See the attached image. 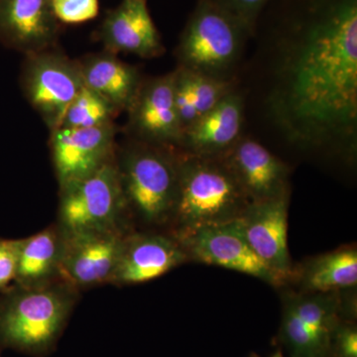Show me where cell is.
I'll list each match as a JSON object with an SVG mask.
<instances>
[{"label": "cell", "instance_id": "14", "mask_svg": "<svg viewBox=\"0 0 357 357\" xmlns=\"http://www.w3.org/2000/svg\"><path fill=\"white\" fill-rule=\"evenodd\" d=\"M98 38L109 53L133 54L143 59L160 57L165 53L147 0H121L107 13L98 29Z\"/></svg>", "mask_w": 357, "mask_h": 357}, {"label": "cell", "instance_id": "28", "mask_svg": "<svg viewBox=\"0 0 357 357\" xmlns=\"http://www.w3.org/2000/svg\"><path fill=\"white\" fill-rule=\"evenodd\" d=\"M271 357H284V356L281 351H277V352H275L273 356H272Z\"/></svg>", "mask_w": 357, "mask_h": 357}, {"label": "cell", "instance_id": "16", "mask_svg": "<svg viewBox=\"0 0 357 357\" xmlns=\"http://www.w3.org/2000/svg\"><path fill=\"white\" fill-rule=\"evenodd\" d=\"M60 31L52 0H0V37L26 56L57 48Z\"/></svg>", "mask_w": 357, "mask_h": 357}, {"label": "cell", "instance_id": "19", "mask_svg": "<svg viewBox=\"0 0 357 357\" xmlns=\"http://www.w3.org/2000/svg\"><path fill=\"white\" fill-rule=\"evenodd\" d=\"M84 86L109 100L119 112L131 107L143 79L138 68L103 51L79 61Z\"/></svg>", "mask_w": 357, "mask_h": 357}, {"label": "cell", "instance_id": "15", "mask_svg": "<svg viewBox=\"0 0 357 357\" xmlns=\"http://www.w3.org/2000/svg\"><path fill=\"white\" fill-rule=\"evenodd\" d=\"M222 157L250 202L290 192L289 167L258 141L241 137Z\"/></svg>", "mask_w": 357, "mask_h": 357}, {"label": "cell", "instance_id": "8", "mask_svg": "<svg viewBox=\"0 0 357 357\" xmlns=\"http://www.w3.org/2000/svg\"><path fill=\"white\" fill-rule=\"evenodd\" d=\"M84 86L79 61L57 48L26 56L22 89L49 130L60 128L70 103Z\"/></svg>", "mask_w": 357, "mask_h": 357}, {"label": "cell", "instance_id": "29", "mask_svg": "<svg viewBox=\"0 0 357 357\" xmlns=\"http://www.w3.org/2000/svg\"><path fill=\"white\" fill-rule=\"evenodd\" d=\"M250 357H256V356H251Z\"/></svg>", "mask_w": 357, "mask_h": 357}, {"label": "cell", "instance_id": "21", "mask_svg": "<svg viewBox=\"0 0 357 357\" xmlns=\"http://www.w3.org/2000/svg\"><path fill=\"white\" fill-rule=\"evenodd\" d=\"M174 73V98L183 131L236 89L234 79H217L181 67Z\"/></svg>", "mask_w": 357, "mask_h": 357}, {"label": "cell", "instance_id": "3", "mask_svg": "<svg viewBox=\"0 0 357 357\" xmlns=\"http://www.w3.org/2000/svg\"><path fill=\"white\" fill-rule=\"evenodd\" d=\"M126 204L144 222L173 218L177 204V148L130 138L116 160Z\"/></svg>", "mask_w": 357, "mask_h": 357}, {"label": "cell", "instance_id": "6", "mask_svg": "<svg viewBox=\"0 0 357 357\" xmlns=\"http://www.w3.org/2000/svg\"><path fill=\"white\" fill-rule=\"evenodd\" d=\"M126 206L116 159L61 189L60 218L68 234L117 229Z\"/></svg>", "mask_w": 357, "mask_h": 357}, {"label": "cell", "instance_id": "5", "mask_svg": "<svg viewBox=\"0 0 357 357\" xmlns=\"http://www.w3.org/2000/svg\"><path fill=\"white\" fill-rule=\"evenodd\" d=\"M69 294L56 287L28 288L0 306V347L44 356L53 349L72 310Z\"/></svg>", "mask_w": 357, "mask_h": 357}, {"label": "cell", "instance_id": "24", "mask_svg": "<svg viewBox=\"0 0 357 357\" xmlns=\"http://www.w3.org/2000/svg\"><path fill=\"white\" fill-rule=\"evenodd\" d=\"M52 8L60 23L83 24L100 13V0H52Z\"/></svg>", "mask_w": 357, "mask_h": 357}, {"label": "cell", "instance_id": "10", "mask_svg": "<svg viewBox=\"0 0 357 357\" xmlns=\"http://www.w3.org/2000/svg\"><path fill=\"white\" fill-rule=\"evenodd\" d=\"M290 192L264 201L251 202L237 218L250 248L284 285L294 278L288 248Z\"/></svg>", "mask_w": 357, "mask_h": 357}, {"label": "cell", "instance_id": "18", "mask_svg": "<svg viewBox=\"0 0 357 357\" xmlns=\"http://www.w3.org/2000/svg\"><path fill=\"white\" fill-rule=\"evenodd\" d=\"M187 260L178 241L157 234H138L126 238L112 281L137 284L154 280Z\"/></svg>", "mask_w": 357, "mask_h": 357}, {"label": "cell", "instance_id": "13", "mask_svg": "<svg viewBox=\"0 0 357 357\" xmlns=\"http://www.w3.org/2000/svg\"><path fill=\"white\" fill-rule=\"evenodd\" d=\"M126 238L119 229L66 232L58 271L77 286L112 281Z\"/></svg>", "mask_w": 357, "mask_h": 357}, {"label": "cell", "instance_id": "1", "mask_svg": "<svg viewBox=\"0 0 357 357\" xmlns=\"http://www.w3.org/2000/svg\"><path fill=\"white\" fill-rule=\"evenodd\" d=\"M270 114L291 142L356 150L357 0H294L281 22Z\"/></svg>", "mask_w": 357, "mask_h": 357}, {"label": "cell", "instance_id": "20", "mask_svg": "<svg viewBox=\"0 0 357 357\" xmlns=\"http://www.w3.org/2000/svg\"><path fill=\"white\" fill-rule=\"evenodd\" d=\"M293 280L299 282L302 292H340L356 288V248L342 246L307 260L299 269H294Z\"/></svg>", "mask_w": 357, "mask_h": 357}, {"label": "cell", "instance_id": "9", "mask_svg": "<svg viewBox=\"0 0 357 357\" xmlns=\"http://www.w3.org/2000/svg\"><path fill=\"white\" fill-rule=\"evenodd\" d=\"M177 241L189 260L250 275L274 287L284 286L255 255L237 220L185 232L178 236Z\"/></svg>", "mask_w": 357, "mask_h": 357}, {"label": "cell", "instance_id": "25", "mask_svg": "<svg viewBox=\"0 0 357 357\" xmlns=\"http://www.w3.org/2000/svg\"><path fill=\"white\" fill-rule=\"evenodd\" d=\"M218 6L234 15L250 33L257 30L258 20L270 0H213Z\"/></svg>", "mask_w": 357, "mask_h": 357}, {"label": "cell", "instance_id": "11", "mask_svg": "<svg viewBox=\"0 0 357 357\" xmlns=\"http://www.w3.org/2000/svg\"><path fill=\"white\" fill-rule=\"evenodd\" d=\"M174 82V70L143 81L128 110L126 130L130 138L159 146H180L183 128L176 109Z\"/></svg>", "mask_w": 357, "mask_h": 357}, {"label": "cell", "instance_id": "23", "mask_svg": "<svg viewBox=\"0 0 357 357\" xmlns=\"http://www.w3.org/2000/svg\"><path fill=\"white\" fill-rule=\"evenodd\" d=\"M119 114L109 100L84 86L70 103L60 128H100L114 123Z\"/></svg>", "mask_w": 357, "mask_h": 357}, {"label": "cell", "instance_id": "26", "mask_svg": "<svg viewBox=\"0 0 357 357\" xmlns=\"http://www.w3.org/2000/svg\"><path fill=\"white\" fill-rule=\"evenodd\" d=\"M21 241H0V290L17 277Z\"/></svg>", "mask_w": 357, "mask_h": 357}, {"label": "cell", "instance_id": "12", "mask_svg": "<svg viewBox=\"0 0 357 357\" xmlns=\"http://www.w3.org/2000/svg\"><path fill=\"white\" fill-rule=\"evenodd\" d=\"M116 128H59L51 131L50 146L61 189L88 177L114 160Z\"/></svg>", "mask_w": 357, "mask_h": 357}, {"label": "cell", "instance_id": "7", "mask_svg": "<svg viewBox=\"0 0 357 357\" xmlns=\"http://www.w3.org/2000/svg\"><path fill=\"white\" fill-rule=\"evenodd\" d=\"M340 292L288 293L284 298L282 344L293 357H328L344 302Z\"/></svg>", "mask_w": 357, "mask_h": 357}, {"label": "cell", "instance_id": "4", "mask_svg": "<svg viewBox=\"0 0 357 357\" xmlns=\"http://www.w3.org/2000/svg\"><path fill=\"white\" fill-rule=\"evenodd\" d=\"M250 37L248 30L213 0H199L176 50L178 67L234 79L232 73Z\"/></svg>", "mask_w": 357, "mask_h": 357}, {"label": "cell", "instance_id": "22", "mask_svg": "<svg viewBox=\"0 0 357 357\" xmlns=\"http://www.w3.org/2000/svg\"><path fill=\"white\" fill-rule=\"evenodd\" d=\"M62 239L45 230L21 241L17 279L26 286L41 283L58 270Z\"/></svg>", "mask_w": 357, "mask_h": 357}, {"label": "cell", "instance_id": "17", "mask_svg": "<svg viewBox=\"0 0 357 357\" xmlns=\"http://www.w3.org/2000/svg\"><path fill=\"white\" fill-rule=\"evenodd\" d=\"M244 98L236 89L183 131L178 149L198 156L227 153L243 137Z\"/></svg>", "mask_w": 357, "mask_h": 357}, {"label": "cell", "instance_id": "27", "mask_svg": "<svg viewBox=\"0 0 357 357\" xmlns=\"http://www.w3.org/2000/svg\"><path fill=\"white\" fill-rule=\"evenodd\" d=\"M332 352H335L337 357H357L356 325L340 321L333 333Z\"/></svg>", "mask_w": 357, "mask_h": 357}, {"label": "cell", "instance_id": "2", "mask_svg": "<svg viewBox=\"0 0 357 357\" xmlns=\"http://www.w3.org/2000/svg\"><path fill=\"white\" fill-rule=\"evenodd\" d=\"M178 189L173 220L178 236L237 220L249 204L222 156L185 153L177 148Z\"/></svg>", "mask_w": 357, "mask_h": 357}]
</instances>
